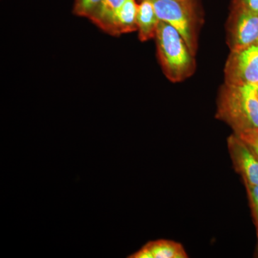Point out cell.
I'll list each match as a JSON object with an SVG mask.
<instances>
[{"mask_svg":"<svg viewBox=\"0 0 258 258\" xmlns=\"http://www.w3.org/2000/svg\"><path fill=\"white\" fill-rule=\"evenodd\" d=\"M257 85L225 83L218 101L217 118L233 128L235 133L258 129Z\"/></svg>","mask_w":258,"mask_h":258,"instance_id":"6da1fadb","label":"cell"},{"mask_svg":"<svg viewBox=\"0 0 258 258\" xmlns=\"http://www.w3.org/2000/svg\"><path fill=\"white\" fill-rule=\"evenodd\" d=\"M155 38L159 62L164 74L171 82H180L193 74L194 55L174 27L160 20Z\"/></svg>","mask_w":258,"mask_h":258,"instance_id":"7a4b0ae2","label":"cell"},{"mask_svg":"<svg viewBox=\"0 0 258 258\" xmlns=\"http://www.w3.org/2000/svg\"><path fill=\"white\" fill-rule=\"evenodd\" d=\"M158 18L179 32L194 55L198 47V16L195 0H151Z\"/></svg>","mask_w":258,"mask_h":258,"instance_id":"3957f363","label":"cell"},{"mask_svg":"<svg viewBox=\"0 0 258 258\" xmlns=\"http://www.w3.org/2000/svg\"><path fill=\"white\" fill-rule=\"evenodd\" d=\"M227 84H258V41L231 51L225 68Z\"/></svg>","mask_w":258,"mask_h":258,"instance_id":"277c9868","label":"cell"},{"mask_svg":"<svg viewBox=\"0 0 258 258\" xmlns=\"http://www.w3.org/2000/svg\"><path fill=\"white\" fill-rule=\"evenodd\" d=\"M258 41V14L236 6L228 25V45L231 51L239 50Z\"/></svg>","mask_w":258,"mask_h":258,"instance_id":"5b68a950","label":"cell"},{"mask_svg":"<svg viewBox=\"0 0 258 258\" xmlns=\"http://www.w3.org/2000/svg\"><path fill=\"white\" fill-rule=\"evenodd\" d=\"M229 152L236 170L244 184L258 186V159L243 141L234 134L227 140Z\"/></svg>","mask_w":258,"mask_h":258,"instance_id":"8992f818","label":"cell"},{"mask_svg":"<svg viewBox=\"0 0 258 258\" xmlns=\"http://www.w3.org/2000/svg\"><path fill=\"white\" fill-rule=\"evenodd\" d=\"M128 258H186L187 253L179 242L172 240L149 241Z\"/></svg>","mask_w":258,"mask_h":258,"instance_id":"52a82bcc","label":"cell"},{"mask_svg":"<svg viewBox=\"0 0 258 258\" xmlns=\"http://www.w3.org/2000/svg\"><path fill=\"white\" fill-rule=\"evenodd\" d=\"M137 20L141 41H147L155 37L160 20L151 0H142V3L138 5Z\"/></svg>","mask_w":258,"mask_h":258,"instance_id":"ba28073f","label":"cell"},{"mask_svg":"<svg viewBox=\"0 0 258 258\" xmlns=\"http://www.w3.org/2000/svg\"><path fill=\"white\" fill-rule=\"evenodd\" d=\"M138 5L136 0H125L113 19V36L138 30Z\"/></svg>","mask_w":258,"mask_h":258,"instance_id":"9c48e42d","label":"cell"},{"mask_svg":"<svg viewBox=\"0 0 258 258\" xmlns=\"http://www.w3.org/2000/svg\"><path fill=\"white\" fill-rule=\"evenodd\" d=\"M125 0H102L99 8L90 20L102 30L113 35V19Z\"/></svg>","mask_w":258,"mask_h":258,"instance_id":"30bf717a","label":"cell"},{"mask_svg":"<svg viewBox=\"0 0 258 258\" xmlns=\"http://www.w3.org/2000/svg\"><path fill=\"white\" fill-rule=\"evenodd\" d=\"M102 0H76L73 13L79 17L89 19L101 5Z\"/></svg>","mask_w":258,"mask_h":258,"instance_id":"8fae6325","label":"cell"},{"mask_svg":"<svg viewBox=\"0 0 258 258\" xmlns=\"http://www.w3.org/2000/svg\"><path fill=\"white\" fill-rule=\"evenodd\" d=\"M235 134L248 146L258 159V129H250Z\"/></svg>","mask_w":258,"mask_h":258,"instance_id":"7c38bea8","label":"cell"},{"mask_svg":"<svg viewBox=\"0 0 258 258\" xmlns=\"http://www.w3.org/2000/svg\"><path fill=\"white\" fill-rule=\"evenodd\" d=\"M245 184L247 194H248L249 202H250L251 208L253 214L254 222L257 228V235L258 237V186H254L249 184Z\"/></svg>","mask_w":258,"mask_h":258,"instance_id":"4fadbf2b","label":"cell"},{"mask_svg":"<svg viewBox=\"0 0 258 258\" xmlns=\"http://www.w3.org/2000/svg\"><path fill=\"white\" fill-rule=\"evenodd\" d=\"M236 6L258 14V0H238Z\"/></svg>","mask_w":258,"mask_h":258,"instance_id":"5bb4252c","label":"cell"},{"mask_svg":"<svg viewBox=\"0 0 258 258\" xmlns=\"http://www.w3.org/2000/svg\"><path fill=\"white\" fill-rule=\"evenodd\" d=\"M256 90H257V95L258 97V84L257 85V87H256Z\"/></svg>","mask_w":258,"mask_h":258,"instance_id":"9a60e30c","label":"cell"}]
</instances>
